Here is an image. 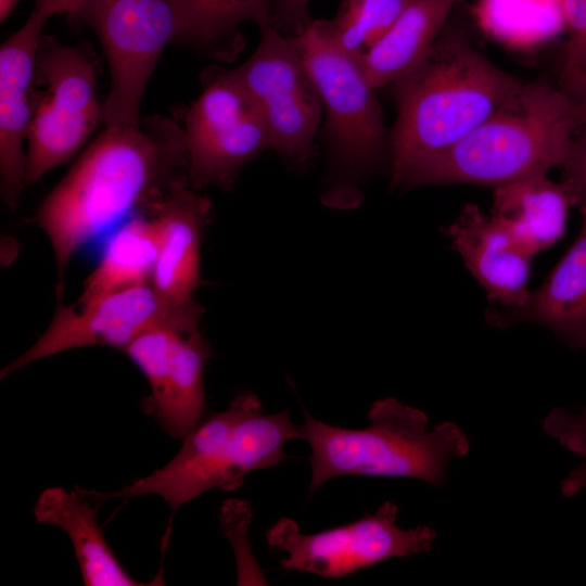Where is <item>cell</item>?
Returning <instances> with one entry per match:
<instances>
[{"label":"cell","instance_id":"obj_1","mask_svg":"<svg viewBox=\"0 0 586 586\" xmlns=\"http://www.w3.org/2000/svg\"><path fill=\"white\" fill-rule=\"evenodd\" d=\"M188 163L183 127L171 118L153 115L138 127L105 126L35 215L54 254L56 301L72 256L116 224L152 216L175 188L189 183Z\"/></svg>","mask_w":586,"mask_h":586},{"label":"cell","instance_id":"obj_2","mask_svg":"<svg viewBox=\"0 0 586 586\" xmlns=\"http://www.w3.org/2000/svg\"><path fill=\"white\" fill-rule=\"evenodd\" d=\"M397 107L390 130L392 189L451 148L508 103L523 82L466 40L437 38L424 59L393 84Z\"/></svg>","mask_w":586,"mask_h":586},{"label":"cell","instance_id":"obj_3","mask_svg":"<svg viewBox=\"0 0 586 586\" xmlns=\"http://www.w3.org/2000/svg\"><path fill=\"white\" fill-rule=\"evenodd\" d=\"M578 127L568 95L547 82L518 93L460 141L418 168L403 189L468 183L499 187L561 167Z\"/></svg>","mask_w":586,"mask_h":586},{"label":"cell","instance_id":"obj_4","mask_svg":"<svg viewBox=\"0 0 586 586\" xmlns=\"http://www.w3.org/2000/svg\"><path fill=\"white\" fill-rule=\"evenodd\" d=\"M364 429H346L304 411L298 438L311 454L309 493L341 475L408 477L442 486L450 463L470 450L464 430L453 421L429 426L425 412L382 398L368 411Z\"/></svg>","mask_w":586,"mask_h":586},{"label":"cell","instance_id":"obj_5","mask_svg":"<svg viewBox=\"0 0 586 586\" xmlns=\"http://www.w3.org/2000/svg\"><path fill=\"white\" fill-rule=\"evenodd\" d=\"M294 438L298 426L288 410L267 415L255 394L243 393L227 409L203 418L164 467L117 491L84 492L98 502L157 495L174 514L209 489L233 491L249 473L278 464Z\"/></svg>","mask_w":586,"mask_h":586},{"label":"cell","instance_id":"obj_6","mask_svg":"<svg viewBox=\"0 0 586 586\" xmlns=\"http://www.w3.org/2000/svg\"><path fill=\"white\" fill-rule=\"evenodd\" d=\"M320 95L324 115L320 131L327 157L322 201L351 208L362 200V184L387 168L390 131L382 107L358 61L332 39L326 20H311L291 38Z\"/></svg>","mask_w":586,"mask_h":586},{"label":"cell","instance_id":"obj_7","mask_svg":"<svg viewBox=\"0 0 586 586\" xmlns=\"http://www.w3.org/2000/svg\"><path fill=\"white\" fill-rule=\"evenodd\" d=\"M35 77L47 89L34 101L26 140V187L69 161L102 123L94 65L79 49L42 36Z\"/></svg>","mask_w":586,"mask_h":586},{"label":"cell","instance_id":"obj_8","mask_svg":"<svg viewBox=\"0 0 586 586\" xmlns=\"http://www.w3.org/2000/svg\"><path fill=\"white\" fill-rule=\"evenodd\" d=\"M75 24L94 30L109 63L111 87L102 102V123L140 126L145 86L174 39L171 0H90Z\"/></svg>","mask_w":586,"mask_h":586},{"label":"cell","instance_id":"obj_9","mask_svg":"<svg viewBox=\"0 0 586 586\" xmlns=\"http://www.w3.org/2000/svg\"><path fill=\"white\" fill-rule=\"evenodd\" d=\"M191 188L230 189L240 171L271 150L255 102L230 69L211 68L203 90L184 115Z\"/></svg>","mask_w":586,"mask_h":586},{"label":"cell","instance_id":"obj_10","mask_svg":"<svg viewBox=\"0 0 586 586\" xmlns=\"http://www.w3.org/2000/svg\"><path fill=\"white\" fill-rule=\"evenodd\" d=\"M230 71L260 112L271 150L291 167L307 166L316 153L323 111L314 79L292 39L272 26L260 31L251 56Z\"/></svg>","mask_w":586,"mask_h":586},{"label":"cell","instance_id":"obj_11","mask_svg":"<svg viewBox=\"0 0 586 586\" xmlns=\"http://www.w3.org/2000/svg\"><path fill=\"white\" fill-rule=\"evenodd\" d=\"M398 513L396 504L385 501L373 513L314 534H305L294 520L281 518L269 527L266 540L285 553L280 560L283 569L339 578L433 548L436 531L423 524L403 528L397 524Z\"/></svg>","mask_w":586,"mask_h":586},{"label":"cell","instance_id":"obj_12","mask_svg":"<svg viewBox=\"0 0 586 586\" xmlns=\"http://www.w3.org/2000/svg\"><path fill=\"white\" fill-rule=\"evenodd\" d=\"M141 370L151 394L145 410L171 437L183 440L204 418V369L211 355L199 327L154 326L123 351Z\"/></svg>","mask_w":586,"mask_h":586},{"label":"cell","instance_id":"obj_13","mask_svg":"<svg viewBox=\"0 0 586 586\" xmlns=\"http://www.w3.org/2000/svg\"><path fill=\"white\" fill-rule=\"evenodd\" d=\"M66 306L56 301L47 330L16 359L2 368L1 379L47 357L87 346L124 351L143 331L162 323L199 327L200 320L173 313L151 284L116 291L92 302Z\"/></svg>","mask_w":586,"mask_h":586},{"label":"cell","instance_id":"obj_14","mask_svg":"<svg viewBox=\"0 0 586 586\" xmlns=\"http://www.w3.org/2000/svg\"><path fill=\"white\" fill-rule=\"evenodd\" d=\"M211 201L189 183L175 188L157 206L158 256L152 288L176 315L201 320L203 307L194 300L201 285L200 252L208 224Z\"/></svg>","mask_w":586,"mask_h":586},{"label":"cell","instance_id":"obj_15","mask_svg":"<svg viewBox=\"0 0 586 586\" xmlns=\"http://www.w3.org/2000/svg\"><path fill=\"white\" fill-rule=\"evenodd\" d=\"M49 16L34 9L26 23L0 48V191L11 211L25 186L27 152L23 142L34 113L31 86L42 27Z\"/></svg>","mask_w":586,"mask_h":586},{"label":"cell","instance_id":"obj_16","mask_svg":"<svg viewBox=\"0 0 586 586\" xmlns=\"http://www.w3.org/2000/svg\"><path fill=\"white\" fill-rule=\"evenodd\" d=\"M444 233L489 301L500 307L525 302L533 256L492 214L468 204Z\"/></svg>","mask_w":586,"mask_h":586},{"label":"cell","instance_id":"obj_17","mask_svg":"<svg viewBox=\"0 0 586 586\" xmlns=\"http://www.w3.org/2000/svg\"><path fill=\"white\" fill-rule=\"evenodd\" d=\"M486 317L498 328L542 324L570 347L586 351V217L572 245L525 302L491 309Z\"/></svg>","mask_w":586,"mask_h":586},{"label":"cell","instance_id":"obj_18","mask_svg":"<svg viewBox=\"0 0 586 586\" xmlns=\"http://www.w3.org/2000/svg\"><path fill=\"white\" fill-rule=\"evenodd\" d=\"M570 206L575 202L562 180L535 175L494 188L492 215L534 257L564 235Z\"/></svg>","mask_w":586,"mask_h":586},{"label":"cell","instance_id":"obj_19","mask_svg":"<svg viewBox=\"0 0 586 586\" xmlns=\"http://www.w3.org/2000/svg\"><path fill=\"white\" fill-rule=\"evenodd\" d=\"M95 510L77 487L46 488L34 507L37 522L63 530L73 546L81 578L87 586L145 585L129 575L107 544Z\"/></svg>","mask_w":586,"mask_h":586},{"label":"cell","instance_id":"obj_20","mask_svg":"<svg viewBox=\"0 0 586 586\" xmlns=\"http://www.w3.org/2000/svg\"><path fill=\"white\" fill-rule=\"evenodd\" d=\"M176 16L173 42L209 59L233 62L245 47L240 26H272V0H171Z\"/></svg>","mask_w":586,"mask_h":586},{"label":"cell","instance_id":"obj_21","mask_svg":"<svg viewBox=\"0 0 586 586\" xmlns=\"http://www.w3.org/2000/svg\"><path fill=\"white\" fill-rule=\"evenodd\" d=\"M457 0H409L390 29L357 61L373 89L393 84L429 53Z\"/></svg>","mask_w":586,"mask_h":586},{"label":"cell","instance_id":"obj_22","mask_svg":"<svg viewBox=\"0 0 586 586\" xmlns=\"http://www.w3.org/2000/svg\"><path fill=\"white\" fill-rule=\"evenodd\" d=\"M160 231L151 215H138L118 225L101 258L84 282L76 305L124 289L151 284L158 256Z\"/></svg>","mask_w":586,"mask_h":586},{"label":"cell","instance_id":"obj_23","mask_svg":"<svg viewBox=\"0 0 586 586\" xmlns=\"http://www.w3.org/2000/svg\"><path fill=\"white\" fill-rule=\"evenodd\" d=\"M409 0H342L326 20L336 44L358 60L394 24Z\"/></svg>","mask_w":586,"mask_h":586},{"label":"cell","instance_id":"obj_24","mask_svg":"<svg viewBox=\"0 0 586 586\" xmlns=\"http://www.w3.org/2000/svg\"><path fill=\"white\" fill-rule=\"evenodd\" d=\"M542 428L566 450L586 458V405L578 410L553 408Z\"/></svg>","mask_w":586,"mask_h":586},{"label":"cell","instance_id":"obj_25","mask_svg":"<svg viewBox=\"0 0 586 586\" xmlns=\"http://www.w3.org/2000/svg\"><path fill=\"white\" fill-rule=\"evenodd\" d=\"M561 180L570 189L575 206L586 217V123L575 130L568 155L560 167Z\"/></svg>","mask_w":586,"mask_h":586},{"label":"cell","instance_id":"obj_26","mask_svg":"<svg viewBox=\"0 0 586 586\" xmlns=\"http://www.w3.org/2000/svg\"><path fill=\"white\" fill-rule=\"evenodd\" d=\"M311 0H272V27L292 38L302 34L311 18L308 5Z\"/></svg>","mask_w":586,"mask_h":586},{"label":"cell","instance_id":"obj_27","mask_svg":"<svg viewBox=\"0 0 586 586\" xmlns=\"http://www.w3.org/2000/svg\"><path fill=\"white\" fill-rule=\"evenodd\" d=\"M574 106L578 126L586 123V68L579 73L560 79L559 87Z\"/></svg>","mask_w":586,"mask_h":586},{"label":"cell","instance_id":"obj_28","mask_svg":"<svg viewBox=\"0 0 586 586\" xmlns=\"http://www.w3.org/2000/svg\"><path fill=\"white\" fill-rule=\"evenodd\" d=\"M90 0H36L35 9L49 17L55 14H66L73 23L76 22Z\"/></svg>","mask_w":586,"mask_h":586},{"label":"cell","instance_id":"obj_29","mask_svg":"<svg viewBox=\"0 0 586 586\" xmlns=\"http://www.w3.org/2000/svg\"><path fill=\"white\" fill-rule=\"evenodd\" d=\"M560 488L565 497H573L586 491V458L562 480Z\"/></svg>","mask_w":586,"mask_h":586},{"label":"cell","instance_id":"obj_30","mask_svg":"<svg viewBox=\"0 0 586 586\" xmlns=\"http://www.w3.org/2000/svg\"><path fill=\"white\" fill-rule=\"evenodd\" d=\"M21 0H0V21L3 22L13 12Z\"/></svg>","mask_w":586,"mask_h":586}]
</instances>
